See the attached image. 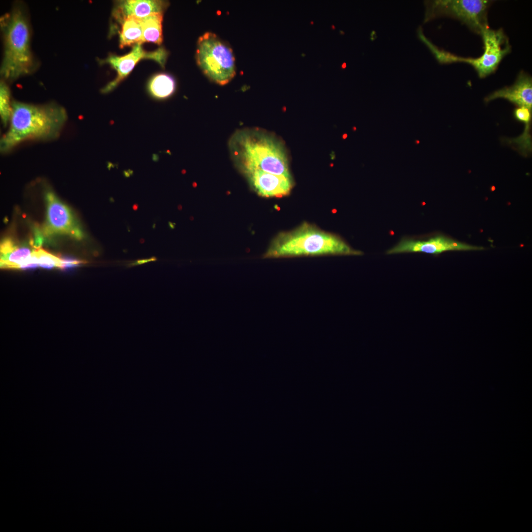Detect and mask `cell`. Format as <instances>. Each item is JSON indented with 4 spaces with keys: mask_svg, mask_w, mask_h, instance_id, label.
Listing matches in <instances>:
<instances>
[{
    "mask_svg": "<svg viewBox=\"0 0 532 532\" xmlns=\"http://www.w3.org/2000/svg\"><path fill=\"white\" fill-rule=\"evenodd\" d=\"M167 57V51L163 48L148 52L144 50L142 44L133 45L132 50L127 54L118 56L110 55L102 63L110 65L117 72L116 77L107 84L101 90L103 93H107L115 89L133 70L135 66L141 60L147 59L153 60L164 67Z\"/></svg>",
    "mask_w": 532,
    "mask_h": 532,
    "instance_id": "obj_9",
    "label": "cell"
},
{
    "mask_svg": "<svg viewBox=\"0 0 532 532\" xmlns=\"http://www.w3.org/2000/svg\"><path fill=\"white\" fill-rule=\"evenodd\" d=\"M120 22L122 24L119 36L121 48L143 43L140 18L130 16Z\"/></svg>",
    "mask_w": 532,
    "mask_h": 532,
    "instance_id": "obj_15",
    "label": "cell"
},
{
    "mask_svg": "<svg viewBox=\"0 0 532 532\" xmlns=\"http://www.w3.org/2000/svg\"><path fill=\"white\" fill-rule=\"evenodd\" d=\"M173 78L166 73H158L150 80L148 90L150 95L158 100H163L171 96L175 90Z\"/></svg>",
    "mask_w": 532,
    "mask_h": 532,
    "instance_id": "obj_17",
    "label": "cell"
},
{
    "mask_svg": "<svg viewBox=\"0 0 532 532\" xmlns=\"http://www.w3.org/2000/svg\"><path fill=\"white\" fill-rule=\"evenodd\" d=\"M341 67H342V68H345V67H346V64H345V63H343V64H342V65H341Z\"/></svg>",
    "mask_w": 532,
    "mask_h": 532,
    "instance_id": "obj_22",
    "label": "cell"
},
{
    "mask_svg": "<svg viewBox=\"0 0 532 532\" xmlns=\"http://www.w3.org/2000/svg\"><path fill=\"white\" fill-rule=\"evenodd\" d=\"M153 260H154L153 258H152L148 259L139 260V261H137V262H135V263H134L133 264H132V266L144 264L145 263H147L148 262L153 261Z\"/></svg>",
    "mask_w": 532,
    "mask_h": 532,
    "instance_id": "obj_21",
    "label": "cell"
},
{
    "mask_svg": "<svg viewBox=\"0 0 532 532\" xmlns=\"http://www.w3.org/2000/svg\"><path fill=\"white\" fill-rule=\"evenodd\" d=\"M163 13H154L140 18L142 31V42L161 45L163 41Z\"/></svg>",
    "mask_w": 532,
    "mask_h": 532,
    "instance_id": "obj_16",
    "label": "cell"
},
{
    "mask_svg": "<svg viewBox=\"0 0 532 532\" xmlns=\"http://www.w3.org/2000/svg\"><path fill=\"white\" fill-rule=\"evenodd\" d=\"M10 89L4 80L0 83V114L3 125L9 124L12 113Z\"/></svg>",
    "mask_w": 532,
    "mask_h": 532,
    "instance_id": "obj_19",
    "label": "cell"
},
{
    "mask_svg": "<svg viewBox=\"0 0 532 532\" xmlns=\"http://www.w3.org/2000/svg\"><path fill=\"white\" fill-rule=\"evenodd\" d=\"M484 249L482 247L463 243L443 235L426 239L404 237L387 251L388 255L406 253H425L438 255L449 251H472Z\"/></svg>",
    "mask_w": 532,
    "mask_h": 532,
    "instance_id": "obj_8",
    "label": "cell"
},
{
    "mask_svg": "<svg viewBox=\"0 0 532 532\" xmlns=\"http://www.w3.org/2000/svg\"><path fill=\"white\" fill-rule=\"evenodd\" d=\"M332 30H334L335 28L334 27V26L333 25H332Z\"/></svg>",
    "mask_w": 532,
    "mask_h": 532,
    "instance_id": "obj_24",
    "label": "cell"
},
{
    "mask_svg": "<svg viewBox=\"0 0 532 532\" xmlns=\"http://www.w3.org/2000/svg\"><path fill=\"white\" fill-rule=\"evenodd\" d=\"M67 118L66 109L54 103L36 105L13 100L9 128L0 140V151L8 152L27 140L54 139Z\"/></svg>",
    "mask_w": 532,
    "mask_h": 532,
    "instance_id": "obj_1",
    "label": "cell"
},
{
    "mask_svg": "<svg viewBox=\"0 0 532 532\" xmlns=\"http://www.w3.org/2000/svg\"><path fill=\"white\" fill-rule=\"evenodd\" d=\"M231 152L243 171L258 169L291 176L284 149L272 137L257 133L240 131L232 137Z\"/></svg>",
    "mask_w": 532,
    "mask_h": 532,
    "instance_id": "obj_4",
    "label": "cell"
},
{
    "mask_svg": "<svg viewBox=\"0 0 532 532\" xmlns=\"http://www.w3.org/2000/svg\"><path fill=\"white\" fill-rule=\"evenodd\" d=\"M301 56H302V57H305V56H306V55H305V54H304V53H302V54H301Z\"/></svg>",
    "mask_w": 532,
    "mask_h": 532,
    "instance_id": "obj_23",
    "label": "cell"
},
{
    "mask_svg": "<svg viewBox=\"0 0 532 532\" xmlns=\"http://www.w3.org/2000/svg\"><path fill=\"white\" fill-rule=\"evenodd\" d=\"M3 54L0 75L4 80H14L33 73L37 64L31 48V30L22 5L17 4L0 18Z\"/></svg>",
    "mask_w": 532,
    "mask_h": 532,
    "instance_id": "obj_3",
    "label": "cell"
},
{
    "mask_svg": "<svg viewBox=\"0 0 532 532\" xmlns=\"http://www.w3.org/2000/svg\"><path fill=\"white\" fill-rule=\"evenodd\" d=\"M47 203L46 221L43 228L46 236L66 234L80 239L82 232L68 207L51 191L45 195Z\"/></svg>",
    "mask_w": 532,
    "mask_h": 532,
    "instance_id": "obj_10",
    "label": "cell"
},
{
    "mask_svg": "<svg viewBox=\"0 0 532 532\" xmlns=\"http://www.w3.org/2000/svg\"><path fill=\"white\" fill-rule=\"evenodd\" d=\"M168 3L156 0H127L117 1L113 16L121 21L130 16L143 18L154 13H164Z\"/></svg>",
    "mask_w": 532,
    "mask_h": 532,
    "instance_id": "obj_13",
    "label": "cell"
},
{
    "mask_svg": "<svg viewBox=\"0 0 532 532\" xmlns=\"http://www.w3.org/2000/svg\"><path fill=\"white\" fill-rule=\"evenodd\" d=\"M313 24H314L313 21H311L310 22V24L313 25Z\"/></svg>",
    "mask_w": 532,
    "mask_h": 532,
    "instance_id": "obj_25",
    "label": "cell"
},
{
    "mask_svg": "<svg viewBox=\"0 0 532 532\" xmlns=\"http://www.w3.org/2000/svg\"><path fill=\"white\" fill-rule=\"evenodd\" d=\"M32 252L30 248L19 247L10 238H6L0 244V267L9 269L35 267L38 265L32 256Z\"/></svg>",
    "mask_w": 532,
    "mask_h": 532,
    "instance_id": "obj_14",
    "label": "cell"
},
{
    "mask_svg": "<svg viewBox=\"0 0 532 532\" xmlns=\"http://www.w3.org/2000/svg\"><path fill=\"white\" fill-rule=\"evenodd\" d=\"M196 61L206 76L219 85L227 84L235 74L232 49L213 33H205L199 37Z\"/></svg>",
    "mask_w": 532,
    "mask_h": 532,
    "instance_id": "obj_5",
    "label": "cell"
},
{
    "mask_svg": "<svg viewBox=\"0 0 532 532\" xmlns=\"http://www.w3.org/2000/svg\"><path fill=\"white\" fill-rule=\"evenodd\" d=\"M37 264L44 268L56 267L61 269L84 264L85 262L74 260H65L46 251L39 247L33 251Z\"/></svg>",
    "mask_w": 532,
    "mask_h": 532,
    "instance_id": "obj_18",
    "label": "cell"
},
{
    "mask_svg": "<svg viewBox=\"0 0 532 532\" xmlns=\"http://www.w3.org/2000/svg\"><path fill=\"white\" fill-rule=\"evenodd\" d=\"M532 110L524 107L520 106L516 107L513 111L514 118L518 121L525 124L524 130L531 131Z\"/></svg>",
    "mask_w": 532,
    "mask_h": 532,
    "instance_id": "obj_20",
    "label": "cell"
},
{
    "mask_svg": "<svg viewBox=\"0 0 532 532\" xmlns=\"http://www.w3.org/2000/svg\"><path fill=\"white\" fill-rule=\"evenodd\" d=\"M498 98L506 99L517 107L524 106L532 110V77L522 71L513 85L495 91L487 96L484 101L488 102Z\"/></svg>",
    "mask_w": 532,
    "mask_h": 532,
    "instance_id": "obj_12",
    "label": "cell"
},
{
    "mask_svg": "<svg viewBox=\"0 0 532 532\" xmlns=\"http://www.w3.org/2000/svg\"><path fill=\"white\" fill-rule=\"evenodd\" d=\"M492 1L488 0H443L431 2L426 19L437 15L454 18L473 32L480 34L488 27V9Z\"/></svg>",
    "mask_w": 532,
    "mask_h": 532,
    "instance_id": "obj_7",
    "label": "cell"
},
{
    "mask_svg": "<svg viewBox=\"0 0 532 532\" xmlns=\"http://www.w3.org/2000/svg\"><path fill=\"white\" fill-rule=\"evenodd\" d=\"M484 43V51L477 58H464L439 50L434 45L429 48L438 62L442 64L462 62L472 66L480 78H484L493 73L499 64L507 54L511 52L508 38L502 29L492 30L487 27L481 33Z\"/></svg>",
    "mask_w": 532,
    "mask_h": 532,
    "instance_id": "obj_6",
    "label": "cell"
},
{
    "mask_svg": "<svg viewBox=\"0 0 532 532\" xmlns=\"http://www.w3.org/2000/svg\"><path fill=\"white\" fill-rule=\"evenodd\" d=\"M363 254L340 236L305 222L293 230L280 233L273 239L263 258Z\"/></svg>",
    "mask_w": 532,
    "mask_h": 532,
    "instance_id": "obj_2",
    "label": "cell"
},
{
    "mask_svg": "<svg viewBox=\"0 0 532 532\" xmlns=\"http://www.w3.org/2000/svg\"><path fill=\"white\" fill-rule=\"evenodd\" d=\"M243 172L255 191L264 197L286 196L289 195L293 188L291 176L277 175L258 169Z\"/></svg>",
    "mask_w": 532,
    "mask_h": 532,
    "instance_id": "obj_11",
    "label": "cell"
}]
</instances>
